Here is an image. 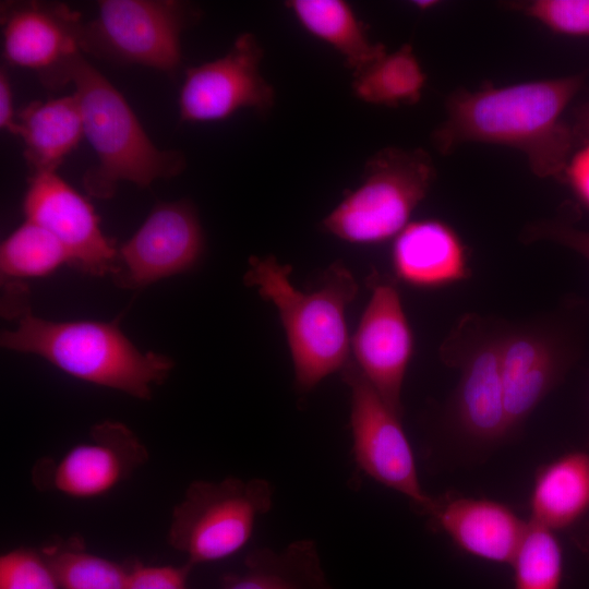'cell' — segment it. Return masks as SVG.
<instances>
[{"instance_id": "obj_1", "label": "cell", "mask_w": 589, "mask_h": 589, "mask_svg": "<svg viewBox=\"0 0 589 589\" xmlns=\"http://www.w3.org/2000/svg\"><path fill=\"white\" fill-rule=\"evenodd\" d=\"M582 82V75H570L455 92L446 101L445 120L432 134L433 144L442 154L466 143L508 146L525 154L538 177H560L574 143L562 115Z\"/></svg>"}, {"instance_id": "obj_2", "label": "cell", "mask_w": 589, "mask_h": 589, "mask_svg": "<svg viewBox=\"0 0 589 589\" xmlns=\"http://www.w3.org/2000/svg\"><path fill=\"white\" fill-rule=\"evenodd\" d=\"M291 266L273 256H252L244 283L256 287L279 314L294 372V388L313 390L325 377L340 372L350 360L346 310L358 294L352 273L340 261L322 275L321 286L309 292L290 281Z\"/></svg>"}, {"instance_id": "obj_3", "label": "cell", "mask_w": 589, "mask_h": 589, "mask_svg": "<svg viewBox=\"0 0 589 589\" xmlns=\"http://www.w3.org/2000/svg\"><path fill=\"white\" fill-rule=\"evenodd\" d=\"M19 316L14 329L1 333V346L40 356L84 382L145 400L173 368L169 357L139 350L116 323L53 322L28 309Z\"/></svg>"}, {"instance_id": "obj_4", "label": "cell", "mask_w": 589, "mask_h": 589, "mask_svg": "<svg viewBox=\"0 0 589 589\" xmlns=\"http://www.w3.org/2000/svg\"><path fill=\"white\" fill-rule=\"evenodd\" d=\"M67 76L75 87L84 136L97 157L83 177L89 195L109 199L120 182L148 187L184 169L183 155L153 144L124 97L82 52L70 62Z\"/></svg>"}, {"instance_id": "obj_5", "label": "cell", "mask_w": 589, "mask_h": 589, "mask_svg": "<svg viewBox=\"0 0 589 589\" xmlns=\"http://www.w3.org/2000/svg\"><path fill=\"white\" fill-rule=\"evenodd\" d=\"M435 176L433 160L423 149L385 147L366 160L360 184L326 215L322 226L349 243H382L409 224Z\"/></svg>"}, {"instance_id": "obj_6", "label": "cell", "mask_w": 589, "mask_h": 589, "mask_svg": "<svg viewBox=\"0 0 589 589\" xmlns=\"http://www.w3.org/2000/svg\"><path fill=\"white\" fill-rule=\"evenodd\" d=\"M273 497L274 486L262 478L195 480L172 509L168 543L193 566L226 558L247 544Z\"/></svg>"}, {"instance_id": "obj_7", "label": "cell", "mask_w": 589, "mask_h": 589, "mask_svg": "<svg viewBox=\"0 0 589 589\" xmlns=\"http://www.w3.org/2000/svg\"><path fill=\"white\" fill-rule=\"evenodd\" d=\"M503 328L474 314L464 316L441 347L445 364L459 370L452 414L461 437L491 448L509 436L501 370Z\"/></svg>"}, {"instance_id": "obj_8", "label": "cell", "mask_w": 589, "mask_h": 589, "mask_svg": "<svg viewBox=\"0 0 589 589\" xmlns=\"http://www.w3.org/2000/svg\"><path fill=\"white\" fill-rule=\"evenodd\" d=\"M188 4L170 0H103L84 24L81 48L98 58L173 73L182 62L180 37Z\"/></svg>"}, {"instance_id": "obj_9", "label": "cell", "mask_w": 589, "mask_h": 589, "mask_svg": "<svg viewBox=\"0 0 589 589\" xmlns=\"http://www.w3.org/2000/svg\"><path fill=\"white\" fill-rule=\"evenodd\" d=\"M340 373L350 389L352 453L358 468L429 515L435 498L422 489L400 417L385 404L354 361L350 359Z\"/></svg>"}, {"instance_id": "obj_10", "label": "cell", "mask_w": 589, "mask_h": 589, "mask_svg": "<svg viewBox=\"0 0 589 589\" xmlns=\"http://www.w3.org/2000/svg\"><path fill=\"white\" fill-rule=\"evenodd\" d=\"M264 50L251 33L241 34L220 58L187 69L179 94L185 122H214L241 109L267 113L275 91L262 74Z\"/></svg>"}, {"instance_id": "obj_11", "label": "cell", "mask_w": 589, "mask_h": 589, "mask_svg": "<svg viewBox=\"0 0 589 589\" xmlns=\"http://www.w3.org/2000/svg\"><path fill=\"white\" fill-rule=\"evenodd\" d=\"M147 460V448L127 425L106 420L92 426L88 442L61 458L38 459L31 480L41 492L92 498L111 491Z\"/></svg>"}, {"instance_id": "obj_12", "label": "cell", "mask_w": 589, "mask_h": 589, "mask_svg": "<svg viewBox=\"0 0 589 589\" xmlns=\"http://www.w3.org/2000/svg\"><path fill=\"white\" fill-rule=\"evenodd\" d=\"M204 249V233L193 204L187 200L159 203L120 247L111 274L118 286L143 288L193 268Z\"/></svg>"}, {"instance_id": "obj_13", "label": "cell", "mask_w": 589, "mask_h": 589, "mask_svg": "<svg viewBox=\"0 0 589 589\" xmlns=\"http://www.w3.org/2000/svg\"><path fill=\"white\" fill-rule=\"evenodd\" d=\"M2 25L9 63L35 71L49 88L68 84L69 64L82 52L79 12L62 3H14L2 10Z\"/></svg>"}, {"instance_id": "obj_14", "label": "cell", "mask_w": 589, "mask_h": 589, "mask_svg": "<svg viewBox=\"0 0 589 589\" xmlns=\"http://www.w3.org/2000/svg\"><path fill=\"white\" fill-rule=\"evenodd\" d=\"M371 297L351 338L354 363L400 418L413 336L394 284L370 277Z\"/></svg>"}, {"instance_id": "obj_15", "label": "cell", "mask_w": 589, "mask_h": 589, "mask_svg": "<svg viewBox=\"0 0 589 589\" xmlns=\"http://www.w3.org/2000/svg\"><path fill=\"white\" fill-rule=\"evenodd\" d=\"M23 211L62 243L71 265L93 276L112 273L118 250L103 233L92 205L56 172L31 176Z\"/></svg>"}, {"instance_id": "obj_16", "label": "cell", "mask_w": 589, "mask_h": 589, "mask_svg": "<svg viewBox=\"0 0 589 589\" xmlns=\"http://www.w3.org/2000/svg\"><path fill=\"white\" fill-rule=\"evenodd\" d=\"M501 370L512 435L562 378L565 359L546 328L539 325L503 328Z\"/></svg>"}, {"instance_id": "obj_17", "label": "cell", "mask_w": 589, "mask_h": 589, "mask_svg": "<svg viewBox=\"0 0 589 589\" xmlns=\"http://www.w3.org/2000/svg\"><path fill=\"white\" fill-rule=\"evenodd\" d=\"M465 552L510 564L529 521L495 501L471 497L435 498L429 514Z\"/></svg>"}, {"instance_id": "obj_18", "label": "cell", "mask_w": 589, "mask_h": 589, "mask_svg": "<svg viewBox=\"0 0 589 589\" xmlns=\"http://www.w3.org/2000/svg\"><path fill=\"white\" fill-rule=\"evenodd\" d=\"M392 264L397 278L419 288L450 285L470 275L464 243L437 219L409 223L395 237Z\"/></svg>"}, {"instance_id": "obj_19", "label": "cell", "mask_w": 589, "mask_h": 589, "mask_svg": "<svg viewBox=\"0 0 589 589\" xmlns=\"http://www.w3.org/2000/svg\"><path fill=\"white\" fill-rule=\"evenodd\" d=\"M16 122L32 175L56 172L84 136L82 111L75 94L28 104L17 112Z\"/></svg>"}, {"instance_id": "obj_20", "label": "cell", "mask_w": 589, "mask_h": 589, "mask_svg": "<svg viewBox=\"0 0 589 589\" xmlns=\"http://www.w3.org/2000/svg\"><path fill=\"white\" fill-rule=\"evenodd\" d=\"M220 589H334L311 539L290 542L280 551H251L238 573L224 574Z\"/></svg>"}, {"instance_id": "obj_21", "label": "cell", "mask_w": 589, "mask_h": 589, "mask_svg": "<svg viewBox=\"0 0 589 589\" xmlns=\"http://www.w3.org/2000/svg\"><path fill=\"white\" fill-rule=\"evenodd\" d=\"M589 509V454L572 452L537 473L530 521L552 531L575 524Z\"/></svg>"}, {"instance_id": "obj_22", "label": "cell", "mask_w": 589, "mask_h": 589, "mask_svg": "<svg viewBox=\"0 0 589 589\" xmlns=\"http://www.w3.org/2000/svg\"><path fill=\"white\" fill-rule=\"evenodd\" d=\"M286 5L309 34L338 52L353 75L387 52L342 0H291Z\"/></svg>"}, {"instance_id": "obj_23", "label": "cell", "mask_w": 589, "mask_h": 589, "mask_svg": "<svg viewBox=\"0 0 589 589\" xmlns=\"http://www.w3.org/2000/svg\"><path fill=\"white\" fill-rule=\"evenodd\" d=\"M39 552L61 589H124L131 560L117 563L86 550L83 539L55 538Z\"/></svg>"}, {"instance_id": "obj_24", "label": "cell", "mask_w": 589, "mask_h": 589, "mask_svg": "<svg viewBox=\"0 0 589 589\" xmlns=\"http://www.w3.org/2000/svg\"><path fill=\"white\" fill-rule=\"evenodd\" d=\"M354 95L386 107L413 105L421 98L425 73L411 46L404 45L353 75Z\"/></svg>"}, {"instance_id": "obj_25", "label": "cell", "mask_w": 589, "mask_h": 589, "mask_svg": "<svg viewBox=\"0 0 589 589\" xmlns=\"http://www.w3.org/2000/svg\"><path fill=\"white\" fill-rule=\"evenodd\" d=\"M65 263L70 264V257L62 243L27 219L0 248V269L5 278L44 277Z\"/></svg>"}, {"instance_id": "obj_26", "label": "cell", "mask_w": 589, "mask_h": 589, "mask_svg": "<svg viewBox=\"0 0 589 589\" xmlns=\"http://www.w3.org/2000/svg\"><path fill=\"white\" fill-rule=\"evenodd\" d=\"M510 565L514 589H560L563 554L554 531L529 520Z\"/></svg>"}, {"instance_id": "obj_27", "label": "cell", "mask_w": 589, "mask_h": 589, "mask_svg": "<svg viewBox=\"0 0 589 589\" xmlns=\"http://www.w3.org/2000/svg\"><path fill=\"white\" fill-rule=\"evenodd\" d=\"M0 589H61L38 549L21 546L0 557Z\"/></svg>"}, {"instance_id": "obj_28", "label": "cell", "mask_w": 589, "mask_h": 589, "mask_svg": "<svg viewBox=\"0 0 589 589\" xmlns=\"http://www.w3.org/2000/svg\"><path fill=\"white\" fill-rule=\"evenodd\" d=\"M525 10L556 33L589 36V0H537Z\"/></svg>"}, {"instance_id": "obj_29", "label": "cell", "mask_w": 589, "mask_h": 589, "mask_svg": "<svg viewBox=\"0 0 589 589\" xmlns=\"http://www.w3.org/2000/svg\"><path fill=\"white\" fill-rule=\"evenodd\" d=\"M193 567L189 562L180 566H148L131 558L124 589H190L188 579Z\"/></svg>"}, {"instance_id": "obj_30", "label": "cell", "mask_w": 589, "mask_h": 589, "mask_svg": "<svg viewBox=\"0 0 589 589\" xmlns=\"http://www.w3.org/2000/svg\"><path fill=\"white\" fill-rule=\"evenodd\" d=\"M532 239L550 240L580 253L589 261V231L558 223H539L528 231Z\"/></svg>"}, {"instance_id": "obj_31", "label": "cell", "mask_w": 589, "mask_h": 589, "mask_svg": "<svg viewBox=\"0 0 589 589\" xmlns=\"http://www.w3.org/2000/svg\"><path fill=\"white\" fill-rule=\"evenodd\" d=\"M565 173L576 194L589 206V143L569 159Z\"/></svg>"}, {"instance_id": "obj_32", "label": "cell", "mask_w": 589, "mask_h": 589, "mask_svg": "<svg viewBox=\"0 0 589 589\" xmlns=\"http://www.w3.org/2000/svg\"><path fill=\"white\" fill-rule=\"evenodd\" d=\"M0 127L14 135H19V124L14 115L12 92L5 71L0 72Z\"/></svg>"}, {"instance_id": "obj_33", "label": "cell", "mask_w": 589, "mask_h": 589, "mask_svg": "<svg viewBox=\"0 0 589 589\" xmlns=\"http://www.w3.org/2000/svg\"><path fill=\"white\" fill-rule=\"evenodd\" d=\"M576 542L581 552L589 558V524L578 534Z\"/></svg>"}, {"instance_id": "obj_34", "label": "cell", "mask_w": 589, "mask_h": 589, "mask_svg": "<svg viewBox=\"0 0 589 589\" xmlns=\"http://www.w3.org/2000/svg\"><path fill=\"white\" fill-rule=\"evenodd\" d=\"M580 125L581 129H584V131L589 134V107L585 110Z\"/></svg>"}, {"instance_id": "obj_35", "label": "cell", "mask_w": 589, "mask_h": 589, "mask_svg": "<svg viewBox=\"0 0 589 589\" xmlns=\"http://www.w3.org/2000/svg\"><path fill=\"white\" fill-rule=\"evenodd\" d=\"M414 3L419 8L428 9L430 7H433L435 1H416Z\"/></svg>"}]
</instances>
